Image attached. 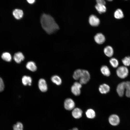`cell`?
I'll return each mask as SVG.
<instances>
[{"mask_svg": "<svg viewBox=\"0 0 130 130\" xmlns=\"http://www.w3.org/2000/svg\"><path fill=\"white\" fill-rule=\"evenodd\" d=\"M82 87V84L79 82H75L71 87L72 92L75 96L79 95L81 93L80 89Z\"/></svg>", "mask_w": 130, "mask_h": 130, "instance_id": "277c9868", "label": "cell"}, {"mask_svg": "<svg viewBox=\"0 0 130 130\" xmlns=\"http://www.w3.org/2000/svg\"><path fill=\"white\" fill-rule=\"evenodd\" d=\"M122 62L124 66H127L130 65V56H126L122 60Z\"/></svg>", "mask_w": 130, "mask_h": 130, "instance_id": "4316f807", "label": "cell"}, {"mask_svg": "<svg viewBox=\"0 0 130 130\" xmlns=\"http://www.w3.org/2000/svg\"><path fill=\"white\" fill-rule=\"evenodd\" d=\"M4 85L3 80L0 77V92L4 90Z\"/></svg>", "mask_w": 130, "mask_h": 130, "instance_id": "f1b7e54d", "label": "cell"}, {"mask_svg": "<svg viewBox=\"0 0 130 130\" xmlns=\"http://www.w3.org/2000/svg\"><path fill=\"white\" fill-rule=\"evenodd\" d=\"M89 22L91 26L96 27L99 25L100 21L99 19L96 16L92 14L90 16L89 19Z\"/></svg>", "mask_w": 130, "mask_h": 130, "instance_id": "8992f818", "label": "cell"}, {"mask_svg": "<svg viewBox=\"0 0 130 130\" xmlns=\"http://www.w3.org/2000/svg\"><path fill=\"white\" fill-rule=\"evenodd\" d=\"M51 80L53 82L58 85H60L62 83L61 78L57 75H55L52 76L51 78Z\"/></svg>", "mask_w": 130, "mask_h": 130, "instance_id": "7402d4cb", "label": "cell"}, {"mask_svg": "<svg viewBox=\"0 0 130 130\" xmlns=\"http://www.w3.org/2000/svg\"><path fill=\"white\" fill-rule=\"evenodd\" d=\"M38 86L40 90L42 92H46L47 90V86L46 82L43 78H41L39 80Z\"/></svg>", "mask_w": 130, "mask_h": 130, "instance_id": "30bf717a", "label": "cell"}, {"mask_svg": "<svg viewBox=\"0 0 130 130\" xmlns=\"http://www.w3.org/2000/svg\"><path fill=\"white\" fill-rule=\"evenodd\" d=\"M87 117L89 118H93L95 116V113L94 110L92 109H88L86 112Z\"/></svg>", "mask_w": 130, "mask_h": 130, "instance_id": "cb8c5ba5", "label": "cell"}, {"mask_svg": "<svg viewBox=\"0 0 130 130\" xmlns=\"http://www.w3.org/2000/svg\"><path fill=\"white\" fill-rule=\"evenodd\" d=\"M82 112V110L80 109L75 108L73 109L72 111V115L75 118H79L81 117Z\"/></svg>", "mask_w": 130, "mask_h": 130, "instance_id": "5bb4252c", "label": "cell"}, {"mask_svg": "<svg viewBox=\"0 0 130 130\" xmlns=\"http://www.w3.org/2000/svg\"><path fill=\"white\" fill-rule=\"evenodd\" d=\"M94 39L95 42L99 44H103L105 40V36L101 33H98L96 34L94 37Z\"/></svg>", "mask_w": 130, "mask_h": 130, "instance_id": "ba28073f", "label": "cell"}, {"mask_svg": "<svg viewBox=\"0 0 130 130\" xmlns=\"http://www.w3.org/2000/svg\"><path fill=\"white\" fill-rule=\"evenodd\" d=\"M40 22L43 29L49 34H52L59 29L58 26L53 18L49 15L46 14L42 15Z\"/></svg>", "mask_w": 130, "mask_h": 130, "instance_id": "6da1fadb", "label": "cell"}, {"mask_svg": "<svg viewBox=\"0 0 130 130\" xmlns=\"http://www.w3.org/2000/svg\"><path fill=\"white\" fill-rule=\"evenodd\" d=\"M2 59L7 62H10L12 59V56L9 52H6L3 53L1 55Z\"/></svg>", "mask_w": 130, "mask_h": 130, "instance_id": "603a6c76", "label": "cell"}, {"mask_svg": "<svg viewBox=\"0 0 130 130\" xmlns=\"http://www.w3.org/2000/svg\"><path fill=\"white\" fill-rule=\"evenodd\" d=\"M13 14L16 19L19 20L22 17L23 15V12L21 10L16 9L13 11Z\"/></svg>", "mask_w": 130, "mask_h": 130, "instance_id": "9a60e30c", "label": "cell"}, {"mask_svg": "<svg viewBox=\"0 0 130 130\" xmlns=\"http://www.w3.org/2000/svg\"><path fill=\"white\" fill-rule=\"evenodd\" d=\"M78 130L77 128H73L72 130Z\"/></svg>", "mask_w": 130, "mask_h": 130, "instance_id": "1f68e13d", "label": "cell"}, {"mask_svg": "<svg viewBox=\"0 0 130 130\" xmlns=\"http://www.w3.org/2000/svg\"></svg>", "mask_w": 130, "mask_h": 130, "instance_id": "836d02e7", "label": "cell"}, {"mask_svg": "<svg viewBox=\"0 0 130 130\" xmlns=\"http://www.w3.org/2000/svg\"><path fill=\"white\" fill-rule=\"evenodd\" d=\"M95 7L98 12L100 14L104 13L106 11V8L105 5L97 3Z\"/></svg>", "mask_w": 130, "mask_h": 130, "instance_id": "2e32d148", "label": "cell"}, {"mask_svg": "<svg viewBox=\"0 0 130 130\" xmlns=\"http://www.w3.org/2000/svg\"><path fill=\"white\" fill-rule=\"evenodd\" d=\"M109 1H112L113 0H106Z\"/></svg>", "mask_w": 130, "mask_h": 130, "instance_id": "d6a6232c", "label": "cell"}, {"mask_svg": "<svg viewBox=\"0 0 130 130\" xmlns=\"http://www.w3.org/2000/svg\"><path fill=\"white\" fill-rule=\"evenodd\" d=\"M116 73L119 78L122 79L128 76L129 70L126 66H120L117 69Z\"/></svg>", "mask_w": 130, "mask_h": 130, "instance_id": "7a4b0ae2", "label": "cell"}, {"mask_svg": "<svg viewBox=\"0 0 130 130\" xmlns=\"http://www.w3.org/2000/svg\"><path fill=\"white\" fill-rule=\"evenodd\" d=\"M114 16L116 19H120L123 18L124 15L122 10L120 9H118L115 12Z\"/></svg>", "mask_w": 130, "mask_h": 130, "instance_id": "ffe728a7", "label": "cell"}, {"mask_svg": "<svg viewBox=\"0 0 130 130\" xmlns=\"http://www.w3.org/2000/svg\"><path fill=\"white\" fill-rule=\"evenodd\" d=\"M125 95L128 97H130V81L125 82Z\"/></svg>", "mask_w": 130, "mask_h": 130, "instance_id": "484cf974", "label": "cell"}, {"mask_svg": "<svg viewBox=\"0 0 130 130\" xmlns=\"http://www.w3.org/2000/svg\"><path fill=\"white\" fill-rule=\"evenodd\" d=\"M100 71L105 76H109L110 74L109 69L107 66L104 65L102 66L100 68Z\"/></svg>", "mask_w": 130, "mask_h": 130, "instance_id": "d6986e66", "label": "cell"}, {"mask_svg": "<svg viewBox=\"0 0 130 130\" xmlns=\"http://www.w3.org/2000/svg\"><path fill=\"white\" fill-rule=\"evenodd\" d=\"M22 82L24 85H26L28 84L29 86H31L32 82V79L29 76H24L22 78Z\"/></svg>", "mask_w": 130, "mask_h": 130, "instance_id": "ac0fdd59", "label": "cell"}, {"mask_svg": "<svg viewBox=\"0 0 130 130\" xmlns=\"http://www.w3.org/2000/svg\"><path fill=\"white\" fill-rule=\"evenodd\" d=\"M90 78V76L88 71L87 70H82V74L79 79V82L82 84H85L89 81Z\"/></svg>", "mask_w": 130, "mask_h": 130, "instance_id": "3957f363", "label": "cell"}, {"mask_svg": "<svg viewBox=\"0 0 130 130\" xmlns=\"http://www.w3.org/2000/svg\"><path fill=\"white\" fill-rule=\"evenodd\" d=\"M109 121L110 124L112 126H116L119 124L120 119L119 117L117 115L112 114L109 117Z\"/></svg>", "mask_w": 130, "mask_h": 130, "instance_id": "52a82bcc", "label": "cell"}, {"mask_svg": "<svg viewBox=\"0 0 130 130\" xmlns=\"http://www.w3.org/2000/svg\"><path fill=\"white\" fill-rule=\"evenodd\" d=\"M13 58L16 62L19 63L24 60V56L22 52H19L14 54Z\"/></svg>", "mask_w": 130, "mask_h": 130, "instance_id": "7c38bea8", "label": "cell"}, {"mask_svg": "<svg viewBox=\"0 0 130 130\" xmlns=\"http://www.w3.org/2000/svg\"><path fill=\"white\" fill-rule=\"evenodd\" d=\"M75 105L74 101L71 98H68L65 100L64 107L67 110H71L73 109L74 108Z\"/></svg>", "mask_w": 130, "mask_h": 130, "instance_id": "5b68a950", "label": "cell"}, {"mask_svg": "<svg viewBox=\"0 0 130 130\" xmlns=\"http://www.w3.org/2000/svg\"><path fill=\"white\" fill-rule=\"evenodd\" d=\"M97 3L105 5L106 2L104 0H96Z\"/></svg>", "mask_w": 130, "mask_h": 130, "instance_id": "f546056e", "label": "cell"}, {"mask_svg": "<svg viewBox=\"0 0 130 130\" xmlns=\"http://www.w3.org/2000/svg\"><path fill=\"white\" fill-rule=\"evenodd\" d=\"M110 90V87L108 84H104L100 85L99 90L102 94H105L108 92Z\"/></svg>", "mask_w": 130, "mask_h": 130, "instance_id": "8fae6325", "label": "cell"}, {"mask_svg": "<svg viewBox=\"0 0 130 130\" xmlns=\"http://www.w3.org/2000/svg\"><path fill=\"white\" fill-rule=\"evenodd\" d=\"M13 130H23V125L22 124L19 122H17L13 126Z\"/></svg>", "mask_w": 130, "mask_h": 130, "instance_id": "83f0119b", "label": "cell"}, {"mask_svg": "<svg viewBox=\"0 0 130 130\" xmlns=\"http://www.w3.org/2000/svg\"><path fill=\"white\" fill-rule=\"evenodd\" d=\"M82 70L80 69H77L74 72L73 77V79L76 80H79L81 75Z\"/></svg>", "mask_w": 130, "mask_h": 130, "instance_id": "44dd1931", "label": "cell"}, {"mask_svg": "<svg viewBox=\"0 0 130 130\" xmlns=\"http://www.w3.org/2000/svg\"><path fill=\"white\" fill-rule=\"evenodd\" d=\"M27 2L30 4H32L34 3L35 0H26Z\"/></svg>", "mask_w": 130, "mask_h": 130, "instance_id": "4dcf8cb0", "label": "cell"}, {"mask_svg": "<svg viewBox=\"0 0 130 130\" xmlns=\"http://www.w3.org/2000/svg\"><path fill=\"white\" fill-rule=\"evenodd\" d=\"M104 52L107 57H110L112 56L114 53V50L112 47L110 46H106L104 49Z\"/></svg>", "mask_w": 130, "mask_h": 130, "instance_id": "4fadbf2b", "label": "cell"}, {"mask_svg": "<svg viewBox=\"0 0 130 130\" xmlns=\"http://www.w3.org/2000/svg\"><path fill=\"white\" fill-rule=\"evenodd\" d=\"M26 67L27 69L32 72L35 71L37 69L35 63L32 61L28 62L26 64Z\"/></svg>", "mask_w": 130, "mask_h": 130, "instance_id": "e0dca14e", "label": "cell"}, {"mask_svg": "<svg viewBox=\"0 0 130 130\" xmlns=\"http://www.w3.org/2000/svg\"><path fill=\"white\" fill-rule=\"evenodd\" d=\"M125 89V82H122L118 85L117 91L118 95L121 97L123 96L124 94Z\"/></svg>", "mask_w": 130, "mask_h": 130, "instance_id": "9c48e42d", "label": "cell"}, {"mask_svg": "<svg viewBox=\"0 0 130 130\" xmlns=\"http://www.w3.org/2000/svg\"><path fill=\"white\" fill-rule=\"evenodd\" d=\"M109 62L111 65L114 68H116L118 65V60L115 58H111L109 60Z\"/></svg>", "mask_w": 130, "mask_h": 130, "instance_id": "d4e9b609", "label": "cell"}]
</instances>
